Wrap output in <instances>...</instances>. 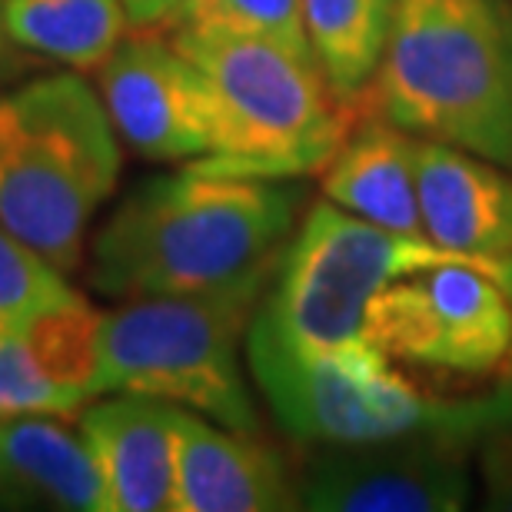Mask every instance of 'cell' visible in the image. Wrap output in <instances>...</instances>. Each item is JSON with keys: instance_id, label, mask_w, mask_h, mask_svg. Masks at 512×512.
Wrapping results in <instances>:
<instances>
[{"instance_id": "cell-1", "label": "cell", "mask_w": 512, "mask_h": 512, "mask_svg": "<svg viewBox=\"0 0 512 512\" xmlns=\"http://www.w3.org/2000/svg\"><path fill=\"white\" fill-rule=\"evenodd\" d=\"M306 187L187 167L133 187L90 243L87 283L110 300L270 283Z\"/></svg>"}, {"instance_id": "cell-2", "label": "cell", "mask_w": 512, "mask_h": 512, "mask_svg": "<svg viewBox=\"0 0 512 512\" xmlns=\"http://www.w3.org/2000/svg\"><path fill=\"white\" fill-rule=\"evenodd\" d=\"M370 107L512 170V0H396Z\"/></svg>"}, {"instance_id": "cell-3", "label": "cell", "mask_w": 512, "mask_h": 512, "mask_svg": "<svg viewBox=\"0 0 512 512\" xmlns=\"http://www.w3.org/2000/svg\"><path fill=\"white\" fill-rule=\"evenodd\" d=\"M117 180L114 120L84 77L0 90V223L60 273L80 266L90 220Z\"/></svg>"}, {"instance_id": "cell-4", "label": "cell", "mask_w": 512, "mask_h": 512, "mask_svg": "<svg viewBox=\"0 0 512 512\" xmlns=\"http://www.w3.org/2000/svg\"><path fill=\"white\" fill-rule=\"evenodd\" d=\"M247 363L276 423L310 446H360L433 429L483 439L512 416V380L486 396H429L366 336L296 353L250 320Z\"/></svg>"}, {"instance_id": "cell-5", "label": "cell", "mask_w": 512, "mask_h": 512, "mask_svg": "<svg viewBox=\"0 0 512 512\" xmlns=\"http://www.w3.org/2000/svg\"><path fill=\"white\" fill-rule=\"evenodd\" d=\"M170 40L207 80L217 104V150L190 167L230 177H320L370 107L333 90L320 64L266 40L173 27Z\"/></svg>"}, {"instance_id": "cell-6", "label": "cell", "mask_w": 512, "mask_h": 512, "mask_svg": "<svg viewBox=\"0 0 512 512\" xmlns=\"http://www.w3.org/2000/svg\"><path fill=\"white\" fill-rule=\"evenodd\" d=\"M266 286L120 300L100 313V393L147 396L230 429H260L240 353Z\"/></svg>"}, {"instance_id": "cell-7", "label": "cell", "mask_w": 512, "mask_h": 512, "mask_svg": "<svg viewBox=\"0 0 512 512\" xmlns=\"http://www.w3.org/2000/svg\"><path fill=\"white\" fill-rule=\"evenodd\" d=\"M443 263L479 266L512 293V263L393 233L320 200L286 243L253 320L296 353H323L363 336L366 310L389 283Z\"/></svg>"}, {"instance_id": "cell-8", "label": "cell", "mask_w": 512, "mask_h": 512, "mask_svg": "<svg viewBox=\"0 0 512 512\" xmlns=\"http://www.w3.org/2000/svg\"><path fill=\"white\" fill-rule=\"evenodd\" d=\"M363 336L393 363L496 380L512 373V293L479 266L443 263L376 293Z\"/></svg>"}, {"instance_id": "cell-9", "label": "cell", "mask_w": 512, "mask_h": 512, "mask_svg": "<svg viewBox=\"0 0 512 512\" xmlns=\"http://www.w3.org/2000/svg\"><path fill=\"white\" fill-rule=\"evenodd\" d=\"M476 436L433 429L360 446H320L300 473L303 509L456 512L469 506Z\"/></svg>"}, {"instance_id": "cell-10", "label": "cell", "mask_w": 512, "mask_h": 512, "mask_svg": "<svg viewBox=\"0 0 512 512\" xmlns=\"http://www.w3.org/2000/svg\"><path fill=\"white\" fill-rule=\"evenodd\" d=\"M117 137L143 160H203L217 150V104L197 64L160 30H133L97 67Z\"/></svg>"}, {"instance_id": "cell-11", "label": "cell", "mask_w": 512, "mask_h": 512, "mask_svg": "<svg viewBox=\"0 0 512 512\" xmlns=\"http://www.w3.org/2000/svg\"><path fill=\"white\" fill-rule=\"evenodd\" d=\"M303 509L300 476L260 429L207 423L173 406V512Z\"/></svg>"}, {"instance_id": "cell-12", "label": "cell", "mask_w": 512, "mask_h": 512, "mask_svg": "<svg viewBox=\"0 0 512 512\" xmlns=\"http://www.w3.org/2000/svg\"><path fill=\"white\" fill-rule=\"evenodd\" d=\"M100 313L84 296L0 340V416H77L100 396Z\"/></svg>"}, {"instance_id": "cell-13", "label": "cell", "mask_w": 512, "mask_h": 512, "mask_svg": "<svg viewBox=\"0 0 512 512\" xmlns=\"http://www.w3.org/2000/svg\"><path fill=\"white\" fill-rule=\"evenodd\" d=\"M426 237L479 260L512 263V170L443 140L416 137Z\"/></svg>"}, {"instance_id": "cell-14", "label": "cell", "mask_w": 512, "mask_h": 512, "mask_svg": "<svg viewBox=\"0 0 512 512\" xmlns=\"http://www.w3.org/2000/svg\"><path fill=\"white\" fill-rule=\"evenodd\" d=\"M77 429L94 456L107 512H173V406L147 396L87 403Z\"/></svg>"}, {"instance_id": "cell-15", "label": "cell", "mask_w": 512, "mask_h": 512, "mask_svg": "<svg viewBox=\"0 0 512 512\" xmlns=\"http://www.w3.org/2000/svg\"><path fill=\"white\" fill-rule=\"evenodd\" d=\"M320 183L323 197L353 217L406 237H426L416 190V137L380 110H363Z\"/></svg>"}, {"instance_id": "cell-16", "label": "cell", "mask_w": 512, "mask_h": 512, "mask_svg": "<svg viewBox=\"0 0 512 512\" xmlns=\"http://www.w3.org/2000/svg\"><path fill=\"white\" fill-rule=\"evenodd\" d=\"M0 509L107 512L84 436L60 416H0Z\"/></svg>"}, {"instance_id": "cell-17", "label": "cell", "mask_w": 512, "mask_h": 512, "mask_svg": "<svg viewBox=\"0 0 512 512\" xmlns=\"http://www.w3.org/2000/svg\"><path fill=\"white\" fill-rule=\"evenodd\" d=\"M396 0H303L310 47L333 90L366 104L393 34Z\"/></svg>"}, {"instance_id": "cell-18", "label": "cell", "mask_w": 512, "mask_h": 512, "mask_svg": "<svg viewBox=\"0 0 512 512\" xmlns=\"http://www.w3.org/2000/svg\"><path fill=\"white\" fill-rule=\"evenodd\" d=\"M10 37L27 54L70 70H97L127 37L124 0H4Z\"/></svg>"}, {"instance_id": "cell-19", "label": "cell", "mask_w": 512, "mask_h": 512, "mask_svg": "<svg viewBox=\"0 0 512 512\" xmlns=\"http://www.w3.org/2000/svg\"><path fill=\"white\" fill-rule=\"evenodd\" d=\"M173 27L266 40L273 47H283L286 54L316 64L303 20V0H190L167 30Z\"/></svg>"}, {"instance_id": "cell-20", "label": "cell", "mask_w": 512, "mask_h": 512, "mask_svg": "<svg viewBox=\"0 0 512 512\" xmlns=\"http://www.w3.org/2000/svg\"><path fill=\"white\" fill-rule=\"evenodd\" d=\"M77 296L67 273H60L0 223V340Z\"/></svg>"}, {"instance_id": "cell-21", "label": "cell", "mask_w": 512, "mask_h": 512, "mask_svg": "<svg viewBox=\"0 0 512 512\" xmlns=\"http://www.w3.org/2000/svg\"><path fill=\"white\" fill-rule=\"evenodd\" d=\"M479 476H483V506L512 512V416L479 439Z\"/></svg>"}, {"instance_id": "cell-22", "label": "cell", "mask_w": 512, "mask_h": 512, "mask_svg": "<svg viewBox=\"0 0 512 512\" xmlns=\"http://www.w3.org/2000/svg\"><path fill=\"white\" fill-rule=\"evenodd\" d=\"M190 0H124L133 30H167Z\"/></svg>"}, {"instance_id": "cell-23", "label": "cell", "mask_w": 512, "mask_h": 512, "mask_svg": "<svg viewBox=\"0 0 512 512\" xmlns=\"http://www.w3.org/2000/svg\"><path fill=\"white\" fill-rule=\"evenodd\" d=\"M20 47L14 37H10L7 30V17H4V0H0V87L7 84V80L17 77V70L24 67V57H20Z\"/></svg>"}]
</instances>
